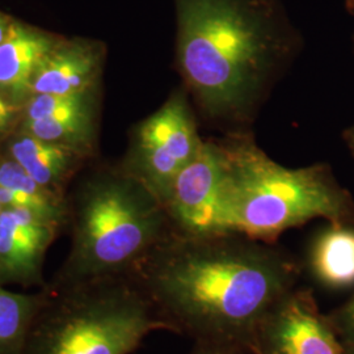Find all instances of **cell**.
<instances>
[{"label":"cell","instance_id":"17","mask_svg":"<svg viewBox=\"0 0 354 354\" xmlns=\"http://www.w3.org/2000/svg\"><path fill=\"white\" fill-rule=\"evenodd\" d=\"M327 317L342 344L354 346V294Z\"/></svg>","mask_w":354,"mask_h":354},{"label":"cell","instance_id":"5","mask_svg":"<svg viewBox=\"0 0 354 354\" xmlns=\"http://www.w3.org/2000/svg\"><path fill=\"white\" fill-rule=\"evenodd\" d=\"M24 354H130L172 327L136 279L48 282Z\"/></svg>","mask_w":354,"mask_h":354},{"label":"cell","instance_id":"11","mask_svg":"<svg viewBox=\"0 0 354 354\" xmlns=\"http://www.w3.org/2000/svg\"><path fill=\"white\" fill-rule=\"evenodd\" d=\"M59 38L36 26L13 20L7 37L0 42V96L19 108L32 96L38 66Z\"/></svg>","mask_w":354,"mask_h":354},{"label":"cell","instance_id":"12","mask_svg":"<svg viewBox=\"0 0 354 354\" xmlns=\"http://www.w3.org/2000/svg\"><path fill=\"white\" fill-rule=\"evenodd\" d=\"M306 263L320 286L354 289V223L328 222L319 230L308 244Z\"/></svg>","mask_w":354,"mask_h":354},{"label":"cell","instance_id":"15","mask_svg":"<svg viewBox=\"0 0 354 354\" xmlns=\"http://www.w3.org/2000/svg\"><path fill=\"white\" fill-rule=\"evenodd\" d=\"M97 97L37 121H24L23 133L89 153L96 140Z\"/></svg>","mask_w":354,"mask_h":354},{"label":"cell","instance_id":"14","mask_svg":"<svg viewBox=\"0 0 354 354\" xmlns=\"http://www.w3.org/2000/svg\"><path fill=\"white\" fill-rule=\"evenodd\" d=\"M84 155L87 153L64 145L38 140L24 133L13 140L10 147V158L21 165L38 184L58 194H62L66 180Z\"/></svg>","mask_w":354,"mask_h":354},{"label":"cell","instance_id":"8","mask_svg":"<svg viewBox=\"0 0 354 354\" xmlns=\"http://www.w3.org/2000/svg\"><path fill=\"white\" fill-rule=\"evenodd\" d=\"M251 354H344V345L313 291L297 286L266 319Z\"/></svg>","mask_w":354,"mask_h":354},{"label":"cell","instance_id":"24","mask_svg":"<svg viewBox=\"0 0 354 354\" xmlns=\"http://www.w3.org/2000/svg\"><path fill=\"white\" fill-rule=\"evenodd\" d=\"M1 210H3V206H1V203H0V213H1Z\"/></svg>","mask_w":354,"mask_h":354},{"label":"cell","instance_id":"4","mask_svg":"<svg viewBox=\"0 0 354 354\" xmlns=\"http://www.w3.org/2000/svg\"><path fill=\"white\" fill-rule=\"evenodd\" d=\"M70 207V206H68ZM73 245L53 283L136 279L172 234L165 205L121 167L99 172L77 192Z\"/></svg>","mask_w":354,"mask_h":354},{"label":"cell","instance_id":"20","mask_svg":"<svg viewBox=\"0 0 354 354\" xmlns=\"http://www.w3.org/2000/svg\"><path fill=\"white\" fill-rule=\"evenodd\" d=\"M12 23L13 19L11 16L0 12V42L7 37Z\"/></svg>","mask_w":354,"mask_h":354},{"label":"cell","instance_id":"21","mask_svg":"<svg viewBox=\"0 0 354 354\" xmlns=\"http://www.w3.org/2000/svg\"><path fill=\"white\" fill-rule=\"evenodd\" d=\"M344 140L349 149V151L352 153L354 159V125L351 127H348L345 131H344Z\"/></svg>","mask_w":354,"mask_h":354},{"label":"cell","instance_id":"1","mask_svg":"<svg viewBox=\"0 0 354 354\" xmlns=\"http://www.w3.org/2000/svg\"><path fill=\"white\" fill-rule=\"evenodd\" d=\"M299 276L297 260L276 243L227 232L172 234L136 279L174 332L251 353Z\"/></svg>","mask_w":354,"mask_h":354},{"label":"cell","instance_id":"7","mask_svg":"<svg viewBox=\"0 0 354 354\" xmlns=\"http://www.w3.org/2000/svg\"><path fill=\"white\" fill-rule=\"evenodd\" d=\"M222 160L215 138L205 140L197 158L177 176L165 210L175 234H227L221 212Z\"/></svg>","mask_w":354,"mask_h":354},{"label":"cell","instance_id":"2","mask_svg":"<svg viewBox=\"0 0 354 354\" xmlns=\"http://www.w3.org/2000/svg\"><path fill=\"white\" fill-rule=\"evenodd\" d=\"M175 62L200 120L252 131L304 48L282 0H174Z\"/></svg>","mask_w":354,"mask_h":354},{"label":"cell","instance_id":"22","mask_svg":"<svg viewBox=\"0 0 354 354\" xmlns=\"http://www.w3.org/2000/svg\"><path fill=\"white\" fill-rule=\"evenodd\" d=\"M344 345V344H342ZM344 354H354V346L344 345Z\"/></svg>","mask_w":354,"mask_h":354},{"label":"cell","instance_id":"3","mask_svg":"<svg viewBox=\"0 0 354 354\" xmlns=\"http://www.w3.org/2000/svg\"><path fill=\"white\" fill-rule=\"evenodd\" d=\"M222 160L221 212L226 232L276 243L314 219L354 223V201L327 165L288 168L256 142L252 131L215 138Z\"/></svg>","mask_w":354,"mask_h":354},{"label":"cell","instance_id":"23","mask_svg":"<svg viewBox=\"0 0 354 354\" xmlns=\"http://www.w3.org/2000/svg\"><path fill=\"white\" fill-rule=\"evenodd\" d=\"M348 6H349V10H351V12L354 16V0H349L348 1ZM353 42H354V36H353Z\"/></svg>","mask_w":354,"mask_h":354},{"label":"cell","instance_id":"10","mask_svg":"<svg viewBox=\"0 0 354 354\" xmlns=\"http://www.w3.org/2000/svg\"><path fill=\"white\" fill-rule=\"evenodd\" d=\"M105 46L99 41L61 39L38 66L33 95H76L99 89Z\"/></svg>","mask_w":354,"mask_h":354},{"label":"cell","instance_id":"13","mask_svg":"<svg viewBox=\"0 0 354 354\" xmlns=\"http://www.w3.org/2000/svg\"><path fill=\"white\" fill-rule=\"evenodd\" d=\"M0 203L3 207L32 212L61 227L70 219L64 196L38 184L12 158L0 156Z\"/></svg>","mask_w":354,"mask_h":354},{"label":"cell","instance_id":"6","mask_svg":"<svg viewBox=\"0 0 354 354\" xmlns=\"http://www.w3.org/2000/svg\"><path fill=\"white\" fill-rule=\"evenodd\" d=\"M198 121L188 92L180 86L131 133L121 168L151 190L165 207L177 176L203 149Z\"/></svg>","mask_w":354,"mask_h":354},{"label":"cell","instance_id":"9","mask_svg":"<svg viewBox=\"0 0 354 354\" xmlns=\"http://www.w3.org/2000/svg\"><path fill=\"white\" fill-rule=\"evenodd\" d=\"M61 226L23 210L0 213V285L42 289L45 254Z\"/></svg>","mask_w":354,"mask_h":354},{"label":"cell","instance_id":"16","mask_svg":"<svg viewBox=\"0 0 354 354\" xmlns=\"http://www.w3.org/2000/svg\"><path fill=\"white\" fill-rule=\"evenodd\" d=\"M46 298V286L37 292H13L0 285V354H24L29 332Z\"/></svg>","mask_w":354,"mask_h":354},{"label":"cell","instance_id":"19","mask_svg":"<svg viewBox=\"0 0 354 354\" xmlns=\"http://www.w3.org/2000/svg\"><path fill=\"white\" fill-rule=\"evenodd\" d=\"M16 111H17V106L10 104L0 96V137L4 133H7V130L12 125Z\"/></svg>","mask_w":354,"mask_h":354},{"label":"cell","instance_id":"18","mask_svg":"<svg viewBox=\"0 0 354 354\" xmlns=\"http://www.w3.org/2000/svg\"><path fill=\"white\" fill-rule=\"evenodd\" d=\"M190 354H251L235 346L219 345V344H207V342H196V346Z\"/></svg>","mask_w":354,"mask_h":354}]
</instances>
